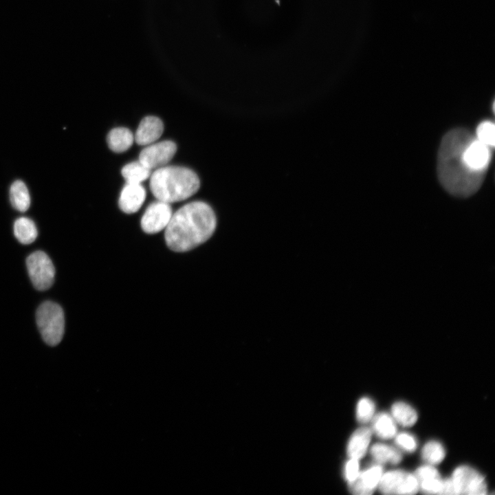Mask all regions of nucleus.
<instances>
[{"label":"nucleus","instance_id":"1","mask_svg":"<svg viewBox=\"0 0 495 495\" xmlns=\"http://www.w3.org/2000/svg\"><path fill=\"white\" fill-rule=\"evenodd\" d=\"M474 136L467 129H454L442 138L438 153L437 173L443 188L458 197H467L481 187L485 173L468 167L463 151Z\"/></svg>","mask_w":495,"mask_h":495},{"label":"nucleus","instance_id":"2","mask_svg":"<svg viewBox=\"0 0 495 495\" xmlns=\"http://www.w3.org/2000/svg\"><path fill=\"white\" fill-rule=\"evenodd\" d=\"M216 226L215 214L208 204L190 202L173 214L165 228L166 245L175 252L189 251L208 240Z\"/></svg>","mask_w":495,"mask_h":495},{"label":"nucleus","instance_id":"3","mask_svg":"<svg viewBox=\"0 0 495 495\" xmlns=\"http://www.w3.org/2000/svg\"><path fill=\"white\" fill-rule=\"evenodd\" d=\"M153 195L168 204L185 200L199 190L200 182L192 170L182 166H162L150 176Z\"/></svg>","mask_w":495,"mask_h":495},{"label":"nucleus","instance_id":"4","mask_svg":"<svg viewBox=\"0 0 495 495\" xmlns=\"http://www.w3.org/2000/svg\"><path fill=\"white\" fill-rule=\"evenodd\" d=\"M36 320L43 340L50 346L58 344L65 331V316L63 309L55 302L47 301L36 311Z\"/></svg>","mask_w":495,"mask_h":495},{"label":"nucleus","instance_id":"5","mask_svg":"<svg viewBox=\"0 0 495 495\" xmlns=\"http://www.w3.org/2000/svg\"><path fill=\"white\" fill-rule=\"evenodd\" d=\"M26 265L34 287L40 291L48 289L54 282L55 268L50 257L42 251L28 256Z\"/></svg>","mask_w":495,"mask_h":495},{"label":"nucleus","instance_id":"6","mask_svg":"<svg viewBox=\"0 0 495 495\" xmlns=\"http://www.w3.org/2000/svg\"><path fill=\"white\" fill-rule=\"evenodd\" d=\"M451 481L454 494L483 495L487 485L483 476L474 469L461 465L454 471Z\"/></svg>","mask_w":495,"mask_h":495},{"label":"nucleus","instance_id":"7","mask_svg":"<svg viewBox=\"0 0 495 495\" xmlns=\"http://www.w3.org/2000/svg\"><path fill=\"white\" fill-rule=\"evenodd\" d=\"M378 486L380 492L386 494H414L419 490L415 474L399 470L382 474Z\"/></svg>","mask_w":495,"mask_h":495},{"label":"nucleus","instance_id":"8","mask_svg":"<svg viewBox=\"0 0 495 495\" xmlns=\"http://www.w3.org/2000/svg\"><path fill=\"white\" fill-rule=\"evenodd\" d=\"M173 215L170 204L158 200L150 204L141 219V227L148 234L165 229Z\"/></svg>","mask_w":495,"mask_h":495},{"label":"nucleus","instance_id":"9","mask_svg":"<svg viewBox=\"0 0 495 495\" xmlns=\"http://www.w3.org/2000/svg\"><path fill=\"white\" fill-rule=\"evenodd\" d=\"M176 151V144L170 140L152 143L141 151L139 161L151 170L160 168L170 161Z\"/></svg>","mask_w":495,"mask_h":495},{"label":"nucleus","instance_id":"10","mask_svg":"<svg viewBox=\"0 0 495 495\" xmlns=\"http://www.w3.org/2000/svg\"><path fill=\"white\" fill-rule=\"evenodd\" d=\"M492 149L474 136L464 148L463 159L472 170L485 173L491 160Z\"/></svg>","mask_w":495,"mask_h":495},{"label":"nucleus","instance_id":"11","mask_svg":"<svg viewBox=\"0 0 495 495\" xmlns=\"http://www.w3.org/2000/svg\"><path fill=\"white\" fill-rule=\"evenodd\" d=\"M382 475V466L380 465H373L364 471L359 472L354 480L349 482V490L355 494H371L378 485Z\"/></svg>","mask_w":495,"mask_h":495},{"label":"nucleus","instance_id":"12","mask_svg":"<svg viewBox=\"0 0 495 495\" xmlns=\"http://www.w3.org/2000/svg\"><path fill=\"white\" fill-rule=\"evenodd\" d=\"M145 198L146 190L141 184L126 183L121 191L118 205L124 212L132 214L141 208Z\"/></svg>","mask_w":495,"mask_h":495},{"label":"nucleus","instance_id":"13","mask_svg":"<svg viewBox=\"0 0 495 495\" xmlns=\"http://www.w3.org/2000/svg\"><path fill=\"white\" fill-rule=\"evenodd\" d=\"M164 131L162 121L155 116H146L139 124L134 135L135 142L142 146L154 143Z\"/></svg>","mask_w":495,"mask_h":495},{"label":"nucleus","instance_id":"14","mask_svg":"<svg viewBox=\"0 0 495 495\" xmlns=\"http://www.w3.org/2000/svg\"><path fill=\"white\" fill-rule=\"evenodd\" d=\"M415 477L417 479L419 489L425 494H439L442 481L438 471L430 465H424L417 469Z\"/></svg>","mask_w":495,"mask_h":495},{"label":"nucleus","instance_id":"15","mask_svg":"<svg viewBox=\"0 0 495 495\" xmlns=\"http://www.w3.org/2000/svg\"><path fill=\"white\" fill-rule=\"evenodd\" d=\"M371 438V430L366 427L356 430L349 439L347 453L350 458L360 459L367 451Z\"/></svg>","mask_w":495,"mask_h":495},{"label":"nucleus","instance_id":"16","mask_svg":"<svg viewBox=\"0 0 495 495\" xmlns=\"http://www.w3.org/2000/svg\"><path fill=\"white\" fill-rule=\"evenodd\" d=\"M134 135L125 127L113 129L108 133L107 142L109 148L116 153H122L128 150L133 144Z\"/></svg>","mask_w":495,"mask_h":495},{"label":"nucleus","instance_id":"17","mask_svg":"<svg viewBox=\"0 0 495 495\" xmlns=\"http://www.w3.org/2000/svg\"><path fill=\"white\" fill-rule=\"evenodd\" d=\"M10 199L12 206L20 212H25L30 205L28 187L21 180L12 183L10 188Z\"/></svg>","mask_w":495,"mask_h":495},{"label":"nucleus","instance_id":"18","mask_svg":"<svg viewBox=\"0 0 495 495\" xmlns=\"http://www.w3.org/2000/svg\"><path fill=\"white\" fill-rule=\"evenodd\" d=\"M14 234L22 244H30L35 241L38 235L34 221L27 217H20L14 223Z\"/></svg>","mask_w":495,"mask_h":495},{"label":"nucleus","instance_id":"19","mask_svg":"<svg viewBox=\"0 0 495 495\" xmlns=\"http://www.w3.org/2000/svg\"><path fill=\"white\" fill-rule=\"evenodd\" d=\"M121 173L127 184H141L150 177L151 170L138 160L126 164Z\"/></svg>","mask_w":495,"mask_h":495},{"label":"nucleus","instance_id":"20","mask_svg":"<svg viewBox=\"0 0 495 495\" xmlns=\"http://www.w3.org/2000/svg\"><path fill=\"white\" fill-rule=\"evenodd\" d=\"M373 429L382 439H390L396 434V426L391 417L385 412L377 415L372 421Z\"/></svg>","mask_w":495,"mask_h":495},{"label":"nucleus","instance_id":"21","mask_svg":"<svg viewBox=\"0 0 495 495\" xmlns=\"http://www.w3.org/2000/svg\"><path fill=\"white\" fill-rule=\"evenodd\" d=\"M371 454L380 463L396 464L402 460V454L397 449L383 443L374 444L371 448Z\"/></svg>","mask_w":495,"mask_h":495},{"label":"nucleus","instance_id":"22","mask_svg":"<svg viewBox=\"0 0 495 495\" xmlns=\"http://www.w3.org/2000/svg\"><path fill=\"white\" fill-rule=\"evenodd\" d=\"M394 419L402 426H412L417 419L416 411L408 404L404 402H396L391 408Z\"/></svg>","mask_w":495,"mask_h":495},{"label":"nucleus","instance_id":"23","mask_svg":"<svg viewBox=\"0 0 495 495\" xmlns=\"http://www.w3.org/2000/svg\"><path fill=\"white\" fill-rule=\"evenodd\" d=\"M423 459L430 464H437L445 457V450L442 445L435 441L428 442L422 449Z\"/></svg>","mask_w":495,"mask_h":495},{"label":"nucleus","instance_id":"24","mask_svg":"<svg viewBox=\"0 0 495 495\" xmlns=\"http://www.w3.org/2000/svg\"><path fill=\"white\" fill-rule=\"evenodd\" d=\"M476 139L494 148L495 144V126L493 122L485 120L481 122L476 130Z\"/></svg>","mask_w":495,"mask_h":495},{"label":"nucleus","instance_id":"25","mask_svg":"<svg viewBox=\"0 0 495 495\" xmlns=\"http://www.w3.org/2000/svg\"><path fill=\"white\" fill-rule=\"evenodd\" d=\"M375 405L369 398H362L357 406V419L361 423L368 421L374 414Z\"/></svg>","mask_w":495,"mask_h":495},{"label":"nucleus","instance_id":"26","mask_svg":"<svg viewBox=\"0 0 495 495\" xmlns=\"http://www.w3.org/2000/svg\"><path fill=\"white\" fill-rule=\"evenodd\" d=\"M395 443L408 452H413L417 448V441L414 437L406 432H402L397 435Z\"/></svg>","mask_w":495,"mask_h":495},{"label":"nucleus","instance_id":"27","mask_svg":"<svg viewBox=\"0 0 495 495\" xmlns=\"http://www.w3.org/2000/svg\"><path fill=\"white\" fill-rule=\"evenodd\" d=\"M359 474L358 459L351 458L346 463L344 469V474L349 482L354 480Z\"/></svg>","mask_w":495,"mask_h":495},{"label":"nucleus","instance_id":"28","mask_svg":"<svg viewBox=\"0 0 495 495\" xmlns=\"http://www.w3.org/2000/svg\"><path fill=\"white\" fill-rule=\"evenodd\" d=\"M439 494H454L451 478L443 480Z\"/></svg>","mask_w":495,"mask_h":495}]
</instances>
